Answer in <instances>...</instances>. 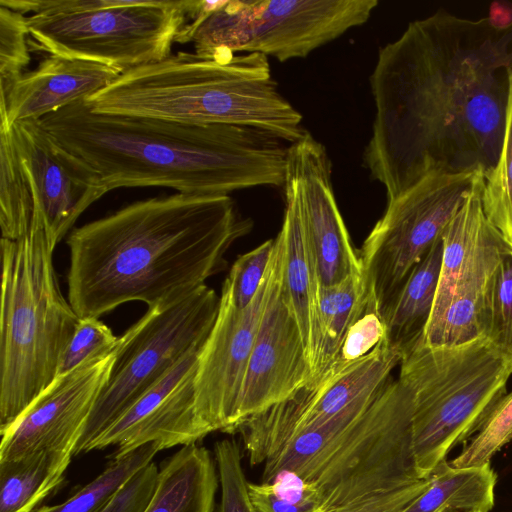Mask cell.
I'll list each match as a JSON object with an SVG mask.
<instances>
[{
  "instance_id": "cell-1",
  "label": "cell",
  "mask_w": 512,
  "mask_h": 512,
  "mask_svg": "<svg viewBox=\"0 0 512 512\" xmlns=\"http://www.w3.org/2000/svg\"><path fill=\"white\" fill-rule=\"evenodd\" d=\"M489 18L438 12L381 47L363 152L387 203L433 172L492 169L499 157L512 54Z\"/></svg>"
},
{
  "instance_id": "cell-2",
  "label": "cell",
  "mask_w": 512,
  "mask_h": 512,
  "mask_svg": "<svg viewBox=\"0 0 512 512\" xmlns=\"http://www.w3.org/2000/svg\"><path fill=\"white\" fill-rule=\"evenodd\" d=\"M252 225L229 195L129 204L69 233L68 301L80 318H99L127 302L186 295L226 268V252Z\"/></svg>"
},
{
  "instance_id": "cell-3",
  "label": "cell",
  "mask_w": 512,
  "mask_h": 512,
  "mask_svg": "<svg viewBox=\"0 0 512 512\" xmlns=\"http://www.w3.org/2000/svg\"><path fill=\"white\" fill-rule=\"evenodd\" d=\"M39 122L109 190L167 187L184 194L229 195L283 187L285 181L290 144L256 127L103 114L85 100Z\"/></svg>"
},
{
  "instance_id": "cell-4",
  "label": "cell",
  "mask_w": 512,
  "mask_h": 512,
  "mask_svg": "<svg viewBox=\"0 0 512 512\" xmlns=\"http://www.w3.org/2000/svg\"><path fill=\"white\" fill-rule=\"evenodd\" d=\"M85 101L103 114L256 127L288 144L306 131L260 53L207 58L180 51L121 74Z\"/></svg>"
},
{
  "instance_id": "cell-5",
  "label": "cell",
  "mask_w": 512,
  "mask_h": 512,
  "mask_svg": "<svg viewBox=\"0 0 512 512\" xmlns=\"http://www.w3.org/2000/svg\"><path fill=\"white\" fill-rule=\"evenodd\" d=\"M54 249L40 213L27 235L0 241V433L56 379L80 321L61 292Z\"/></svg>"
},
{
  "instance_id": "cell-6",
  "label": "cell",
  "mask_w": 512,
  "mask_h": 512,
  "mask_svg": "<svg viewBox=\"0 0 512 512\" xmlns=\"http://www.w3.org/2000/svg\"><path fill=\"white\" fill-rule=\"evenodd\" d=\"M512 368L484 337L429 346L423 336L400 361L399 380L413 398L412 446L421 478L477 434L507 395Z\"/></svg>"
},
{
  "instance_id": "cell-7",
  "label": "cell",
  "mask_w": 512,
  "mask_h": 512,
  "mask_svg": "<svg viewBox=\"0 0 512 512\" xmlns=\"http://www.w3.org/2000/svg\"><path fill=\"white\" fill-rule=\"evenodd\" d=\"M192 0H1L26 16L31 51L93 61L123 74L171 55Z\"/></svg>"
},
{
  "instance_id": "cell-8",
  "label": "cell",
  "mask_w": 512,
  "mask_h": 512,
  "mask_svg": "<svg viewBox=\"0 0 512 512\" xmlns=\"http://www.w3.org/2000/svg\"><path fill=\"white\" fill-rule=\"evenodd\" d=\"M377 0H194L175 42L224 58L260 53L280 62L304 58L365 24Z\"/></svg>"
},
{
  "instance_id": "cell-9",
  "label": "cell",
  "mask_w": 512,
  "mask_h": 512,
  "mask_svg": "<svg viewBox=\"0 0 512 512\" xmlns=\"http://www.w3.org/2000/svg\"><path fill=\"white\" fill-rule=\"evenodd\" d=\"M220 297L206 284L148 307L114 348L109 379L75 446L74 456L91 451L99 437L186 354L206 342Z\"/></svg>"
},
{
  "instance_id": "cell-10",
  "label": "cell",
  "mask_w": 512,
  "mask_h": 512,
  "mask_svg": "<svg viewBox=\"0 0 512 512\" xmlns=\"http://www.w3.org/2000/svg\"><path fill=\"white\" fill-rule=\"evenodd\" d=\"M481 171L430 173L387 203L358 255L368 294L381 317L413 268L441 238Z\"/></svg>"
},
{
  "instance_id": "cell-11",
  "label": "cell",
  "mask_w": 512,
  "mask_h": 512,
  "mask_svg": "<svg viewBox=\"0 0 512 512\" xmlns=\"http://www.w3.org/2000/svg\"><path fill=\"white\" fill-rule=\"evenodd\" d=\"M271 261V260H270ZM271 286V266L257 295L245 309L221 291L213 328L197 362L195 405L198 419L211 433H234L248 361Z\"/></svg>"
},
{
  "instance_id": "cell-12",
  "label": "cell",
  "mask_w": 512,
  "mask_h": 512,
  "mask_svg": "<svg viewBox=\"0 0 512 512\" xmlns=\"http://www.w3.org/2000/svg\"><path fill=\"white\" fill-rule=\"evenodd\" d=\"M273 240L271 286L248 361L238 411L239 426L292 397L307 387L311 379L304 339L282 283L280 234Z\"/></svg>"
},
{
  "instance_id": "cell-13",
  "label": "cell",
  "mask_w": 512,
  "mask_h": 512,
  "mask_svg": "<svg viewBox=\"0 0 512 512\" xmlns=\"http://www.w3.org/2000/svg\"><path fill=\"white\" fill-rule=\"evenodd\" d=\"M284 191L295 199L320 285L333 286L361 273L359 256L336 203L325 146L307 130L289 145Z\"/></svg>"
},
{
  "instance_id": "cell-14",
  "label": "cell",
  "mask_w": 512,
  "mask_h": 512,
  "mask_svg": "<svg viewBox=\"0 0 512 512\" xmlns=\"http://www.w3.org/2000/svg\"><path fill=\"white\" fill-rule=\"evenodd\" d=\"M10 128L37 211L56 247L80 215L110 190L90 165L64 148L39 120L20 121Z\"/></svg>"
},
{
  "instance_id": "cell-15",
  "label": "cell",
  "mask_w": 512,
  "mask_h": 512,
  "mask_svg": "<svg viewBox=\"0 0 512 512\" xmlns=\"http://www.w3.org/2000/svg\"><path fill=\"white\" fill-rule=\"evenodd\" d=\"M113 351L94 356L59 375L22 415L1 433L0 462L47 450L73 451L107 383Z\"/></svg>"
},
{
  "instance_id": "cell-16",
  "label": "cell",
  "mask_w": 512,
  "mask_h": 512,
  "mask_svg": "<svg viewBox=\"0 0 512 512\" xmlns=\"http://www.w3.org/2000/svg\"><path fill=\"white\" fill-rule=\"evenodd\" d=\"M202 347L191 350L142 395L99 437L91 451L114 446L112 457L122 456L150 442H157L163 450L197 444L210 434L198 419L195 405Z\"/></svg>"
},
{
  "instance_id": "cell-17",
  "label": "cell",
  "mask_w": 512,
  "mask_h": 512,
  "mask_svg": "<svg viewBox=\"0 0 512 512\" xmlns=\"http://www.w3.org/2000/svg\"><path fill=\"white\" fill-rule=\"evenodd\" d=\"M484 173L477 175L464 202L442 233L439 282L424 338L436 330L452 302L479 305L489 275L509 248L484 213Z\"/></svg>"
},
{
  "instance_id": "cell-18",
  "label": "cell",
  "mask_w": 512,
  "mask_h": 512,
  "mask_svg": "<svg viewBox=\"0 0 512 512\" xmlns=\"http://www.w3.org/2000/svg\"><path fill=\"white\" fill-rule=\"evenodd\" d=\"M120 75L101 63L50 55L26 71L0 102V127L38 121L75 101L87 100Z\"/></svg>"
},
{
  "instance_id": "cell-19",
  "label": "cell",
  "mask_w": 512,
  "mask_h": 512,
  "mask_svg": "<svg viewBox=\"0 0 512 512\" xmlns=\"http://www.w3.org/2000/svg\"><path fill=\"white\" fill-rule=\"evenodd\" d=\"M368 300L362 272L349 276L337 285L318 284L307 347L311 369L308 389H315L327 377L348 330L363 313Z\"/></svg>"
},
{
  "instance_id": "cell-20",
  "label": "cell",
  "mask_w": 512,
  "mask_h": 512,
  "mask_svg": "<svg viewBox=\"0 0 512 512\" xmlns=\"http://www.w3.org/2000/svg\"><path fill=\"white\" fill-rule=\"evenodd\" d=\"M218 485L210 451L182 446L160 463L157 488L144 512H215Z\"/></svg>"
},
{
  "instance_id": "cell-21",
  "label": "cell",
  "mask_w": 512,
  "mask_h": 512,
  "mask_svg": "<svg viewBox=\"0 0 512 512\" xmlns=\"http://www.w3.org/2000/svg\"><path fill=\"white\" fill-rule=\"evenodd\" d=\"M442 254L441 236L413 268L382 313L385 341L401 355L424 335L437 292Z\"/></svg>"
},
{
  "instance_id": "cell-22",
  "label": "cell",
  "mask_w": 512,
  "mask_h": 512,
  "mask_svg": "<svg viewBox=\"0 0 512 512\" xmlns=\"http://www.w3.org/2000/svg\"><path fill=\"white\" fill-rule=\"evenodd\" d=\"M71 450H47L0 462V512H34L62 484Z\"/></svg>"
},
{
  "instance_id": "cell-23",
  "label": "cell",
  "mask_w": 512,
  "mask_h": 512,
  "mask_svg": "<svg viewBox=\"0 0 512 512\" xmlns=\"http://www.w3.org/2000/svg\"><path fill=\"white\" fill-rule=\"evenodd\" d=\"M429 477L425 491L403 512H489L494 507L497 474L490 463L455 468L446 461Z\"/></svg>"
},
{
  "instance_id": "cell-24",
  "label": "cell",
  "mask_w": 512,
  "mask_h": 512,
  "mask_svg": "<svg viewBox=\"0 0 512 512\" xmlns=\"http://www.w3.org/2000/svg\"><path fill=\"white\" fill-rule=\"evenodd\" d=\"M286 208L279 234L283 245L282 283L308 347L313 304L319 284L294 197L285 191Z\"/></svg>"
},
{
  "instance_id": "cell-25",
  "label": "cell",
  "mask_w": 512,
  "mask_h": 512,
  "mask_svg": "<svg viewBox=\"0 0 512 512\" xmlns=\"http://www.w3.org/2000/svg\"><path fill=\"white\" fill-rule=\"evenodd\" d=\"M0 228L1 239L27 235L37 211L10 127H0Z\"/></svg>"
},
{
  "instance_id": "cell-26",
  "label": "cell",
  "mask_w": 512,
  "mask_h": 512,
  "mask_svg": "<svg viewBox=\"0 0 512 512\" xmlns=\"http://www.w3.org/2000/svg\"><path fill=\"white\" fill-rule=\"evenodd\" d=\"M161 451L157 442L144 444L122 456H113L91 482L60 504L41 506L34 512H100L116 492Z\"/></svg>"
},
{
  "instance_id": "cell-27",
  "label": "cell",
  "mask_w": 512,
  "mask_h": 512,
  "mask_svg": "<svg viewBox=\"0 0 512 512\" xmlns=\"http://www.w3.org/2000/svg\"><path fill=\"white\" fill-rule=\"evenodd\" d=\"M478 323L512 368V250L507 248L489 275L479 301Z\"/></svg>"
},
{
  "instance_id": "cell-28",
  "label": "cell",
  "mask_w": 512,
  "mask_h": 512,
  "mask_svg": "<svg viewBox=\"0 0 512 512\" xmlns=\"http://www.w3.org/2000/svg\"><path fill=\"white\" fill-rule=\"evenodd\" d=\"M482 205L488 221L512 250V69L501 150L495 166L484 173Z\"/></svg>"
},
{
  "instance_id": "cell-29",
  "label": "cell",
  "mask_w": 512,
  "mask_h": 512,
  "mask_svg": "<svg viewBox=\"0 0 512 512\" xmlns=\"http://www.w3.org/2000/svg\"><path fill=\"white\" fill-rule=\"evenodd\" d=\"M26 16L0 5V102L26 72L31 47Z\"/></svg>"
},
{
  "instance_id": "cell-30",
  "label": "cell",
  "mask_w": 512,
  "mask_h": 512,
  "mask_svg": "<svg viewBox=\"0 0 512 512\" xmlns=\"http://www.w3.org/2000/svg\"><path fill=\"white\" fill-rule=\"evenodd\" d=\"M512 440V392L507 394L479 432L449 463L455 468L479 467Z\"/></svg>"
},
{
  "instance_id": "cell-31",
  "label": "cell",
  "mask_w": 512,
  "mask_h": 512,
  "mask_svg": "<svg viewBox=\"0 0 512 512\" xmlns=\"http://www.w3.org/2000/svg\"><path fill=\"white\" fill-rule=\"evenodd\" d=\"M214 457L221 489L215 512H258L250 499L239 444L230 439L216 442Z\"/></svg>"
},
{
  "instance_id": "cell-32",
  "label": "cell",
  "mask_w": 512,
  "mask_h": 512,
  "mask_svg": "<svg viewBox=\"0 0 512 512\" xmlns=\"http://www.w3.org/2000/svg\"><path fill=\"white\" fill-rule=\"evenodd\" d=\"M250 499L258 512H313L314 491L294 475L284 474L271 483H248Z\"/></svg>"
},
{
  "instance_id": "cell-33",
  "label": "cell",
  "mask_w": 512,
  "mask_h": 512,
  "mask_svg": "<svg viewBox=\"0 0 512 512\" xmlns=\"http://www.w3.org/2000/svg\"><path fill=\"white\" fill-rule=\"evenodd\" d=\"M274 240L270 239L241 255L232 265L222 290L238 309H245L257 295L272 257Z\"/></svg>"
},
{
  "instance_id": "cell-34",
  "label": "cell",
  "mask_w": 512,
  "mask_h": 512,
  "mask_svg": "<svg viewBox=\"0 0 512 512\" xmlns=\"http://www.w3.org/2000/svg\"><path fill=\"white\" fill-rule=\"evenodd\" d=\"M384 339L385 325L383 319L369 296L365 310L348 330L337 359L325 379L368 355Z\"/></svg>"
},
{
  "instance_id": "cell-35",
  "label": "cell",
  "mask_w": 512,
  "mask_h": 512,
  "mask_svg": "<svg viewBox=\"0 0 512 512\" xmlns=\"http://www.w3.org/2000/svg\"><path fill=\"white\" fill-rule=\"evenodd\" d=\"M118 341L112 330L99 318H80L59 364L57 376L65 374L84 361L115 348Z\"/></svg>"
},
{
  "instance_id": "cell-36",
  "label": "cell",
  "mask_w": 512,
  "mask_h": 512,
  "mask_svg": "<svg viewBox=\"0 0 512 512\" xmlns=\"http://www.w3.org/2000/svg\"><path fill=\"white\" fill-rule=\"evenodd\" d=\"M430 477L364 494L328 512H403L427 488Z\"/></svg>"
},
{
  "instance_id": "cell-37",
  "label": "cell",
  "mask_w": 512,
  "mask_h": 512,
  "mask_svg": "<svg viewBox=\"0 0 512 512\" xmlns=\"http://www.w3.org/2000/svg\"><path fill=\"white\" fill-rule=\"evenodd\" d=\"M159 466L153 461L135 473L100 512H144L158 484Z\"/></svg>"
},
{
  "instance_id": "cell-38",
  "label": "cell",
  "mask_w": 512,
  "mask_h": 512,
  "mask_svg": "<svg viewBox=\"0 0 512 512\" xmlns=\"http://www.w3.org/2000/svg\"><path fill=\"white\" fill-rule=\"evenodd\" d=\"M488 18L493 28L503 31L512 24V5L493 3Z\"/></svg>"
}]
</instances>
